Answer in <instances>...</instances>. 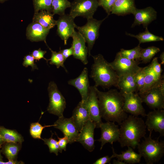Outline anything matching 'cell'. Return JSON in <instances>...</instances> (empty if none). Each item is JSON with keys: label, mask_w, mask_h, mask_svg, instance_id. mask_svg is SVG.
<instances>
[{"label": "cell", "mask_w": 164, "mask_h": 164, "mask_svg": "<svg viewBox=\"0 0 164 164\" xmlns=\"http://www.w3.org/2000/svg\"><path fill=\"white\" fill-rule=\"evenodd\" d=\"M94 59L90 77L94 81V86H100L109 88L114 86L117 87L118 76L108 62L100 54L92 56Z\"/></svg>", "instance_id": "obj_3"}, {"label": "cell", "mask_w": 164, "mask_h": 164, "mask_svg": "<svg viewBox=\"0 0 164 164\" xmlns=\"http://www.w3.org/2000/svg\"><path fill=\"white\" fill-rule=\"evenodd\" d=\"M96 88L94 86L90 87L88 97L85 102L88 110L90 120L95 124L96 128H98L102 121Z\"/></svg>", "instance_id": "obj_11"}, {"label": "cell", "mask_w": 164, "mask_h": 164, "mask_svg": "<svg viewBox=\"0 0 164 164\" xmlns=\"http://www.w3.org/2000/svg\"><path fill=\"white\" fill-rule=\"evenodd\" d=\"M52 0H32L34 13L42 10L52 12L51 4Z\"/></svg>", "instance_id": "obj_36"}, {"label": "cell", "mask_w": 164, "mask_h": 164, "mask_svg": "<svg viewBox=\"0 0 164 164\" xmlns=\"http://www.w3.org/2000/svg\"><path fill=\"white\" fill-rule=\"evenodd\" d=\"M145 29V31L140 32L136 35L127 32L126 33V34L127 36L137 39L139 41V44L142 43L149 42L164 40V39L162 37L158 36L152 34L149 31L147 27Z\"/></svg>", "instance_id": "obj_29"}, {"label": "cell", "mask_w": 164, "mask_h": 164, "mask_svg": "<svg viewBox=\"0 0 164 164\" xmlns=\"http://www.w3.org/2000/svg\"><path fill=\"white\" fill-rule=\"evenodd\" d=\"M53 133H52L51 136L49 138H44L42 139L44 144L47 145L49 149L50 153H53L56 155H58L59 152V146L58 141L55 139L53 138Z\"/></svg>", "instance_id": "obj_37"}, {"label": "cell", "mask_w": 164, "mask_h": 164, "mask_svg": "<svg viewBox=\"0 0 164 164\" xmlns=\"http://www.w3.org/2000/svg\"><path fill=\"white\" fill-rule=\"evenodd\" d=\"M160 49L157 47L152 46L146 48H142L141 51L140 60L143 63L150 62L153 57L160 52Z\"/></svg>", "instance_id": "obj_32"}, {"label": "cell", "mask_w": 164, "mask_h": 164, "mask_svg": "<svg viewBox=\"0 0 164 164\" xmlns=\"http://www.w3.org/2000/svg\"><path fill=\"white\" fill-rule=\"evenodd\" d=\"M159 58L161 60V65L164 64V53L162 52L160 54Z\"/></svg>", "instance_id": "obj_45"}, {"label": "cell", "mask_w": 164, "mask_h": 164, "mask_svg": "<svg viewBox=\"0 0 164 164\" xmlns=\"http://www.w3.org/2000/svg\"><path fill=\"white\" fill-rule=\"evenodd\" d=\"M56 134L58 139V143L59 146V152L61 153L63 150L66 151L67 145L69 143V140L66 136L59 138L56 133Z\"/></svg>", "instance_id": "obj_42"}, {"label": "cell", "mask_w": 164, "mask_h": 164, "mask_svg": "<svg viewBox=\"0 0 164 164\" xmlns=\"http://www.w3.org/2000/svg\"><path fill=\"white\" fill-rule=\"evenodd\" d=\"M74 19L69 14L60 15L56 20L57 34L62 40L65 45H67L68 39L71 36L75 30L76 24Z\"/></svg>", "instance_id": "obj_12"}, {"label": "cell", "mask_w": 164, "mask_h": 164, "mask_svg": "<svg viewBox=\"0 0 164 164\" xmlns=\"http://www.w3.org/2000/svg\"><path fill=\"white\" fill-rule=\"evenodd\" d=\"M110 64L118 77L125 74L135 73L141 67L138 60H132L122 56L117 53L114 60Z\"/></svg>", "instance_id": "obj_9"}, {"label": "cell", "mask_w": 164, "mask_h": 164, "mask_svg": "<svg viewBox=\"0 0 164 164\" xmlns=\"http://www.w3.org/2000/svg\"><path fill=\"white\" fill-rule=\"evenodd\" d=\"M71 2L68 0H52L51 4L52 12L54 15H61L65 14L66 9L70 8Z\"/></svg>", "instance_id": "obj_30"}, {"label": "cell", "mask_w": 164, "mask_h": 164, "mask_svg": "<svg viewBox=\"0 0 164 164\" xmlns=\"http://www.w3.org/2000/svg\"><path fill=\"white\" fill-rule=\"evenodd\" d=\"M54 127L59 129L66 136L69 143L71 144L77 141L79 135V131L74 124L71 118H67L63 116L59 118L54 123Z\"/></svg>", "instance_id": "obj_14"}, {"label": "cell", "mask_w": 164, "mask_h": 164, "mask_svg": "<svg viewBox=\"0 0 164 164\" xmlns=\"http://www.w3.org/2000/svg\"><path fill=\"white\" fill-rule=\"evenodd\" d=\"M5 142L3 140L2 137L0 133V149L2 148V145Z\"/></svg>", "instance_id": "obj_47"}, {"label": "cell", "mask_w": 164, "mask_h": 164, "mask_svg": "<svg viewBox=\"0 0 164 164\" xmlns=\"http://www.w3.org/2000/svg\"><path fill=\"white\" fill-rule=\"evenodd\" d=\"M0 133L5 142H14L21 144L24 139L22 136L17 131L0 126Z\"/></svg>", "instance_id": "obj_28"}, {"label": "cell", "mask_w": 164, "mask_h": 164, "mask_svg": "<svg viewBox=\"0 0 164 164\" xmlns=\"http://www.w3.org/2000/svg\"><path fill=\"white\" fill-rule=\"evenodd\" d=\"M98 20L93 18L87 19V22L82 26L76 25L75 28L84 39L87 44V49L89 56H91L92 50L96 40L98 38L99 29L102 22L108 17Z\"/></svg>", "instance_id": "obj_5"}, {"label": "cell", "mask_w": 164, "mask_h": 164, "mask_svg": "<svg viewBox=\"0 0 164 164\" xmlns=\"http://www.w3.org/2000/svg\"><path fill=\"white\" fill-rule=\"evenodd\" d=\"M134 20L131 27L142 25L143 27L147 28L149 25L156 19L157 12L151 6L143 9H136L133 12Z\"/></svg>", "instance_id": "obj_18"}, {"label": "cell", "mask_w": 164, "mask_h": 164, "mask_svg": "<svg viewBox=\"0 0 164 164\" xmlns=\"http://www.w3.org/2000/svg\"><path fill=\"white\" fill-rule=\"evenodd\" d=\"M47 89L50 102L47 111L50 114L57 115L59 118L63 116L66 104L65 98L53 81L49 83Z\"/></svg>", "instance_id": "obj_7"}, {"label": "cell", "mask_w": 164, "mask_h": 164, "mask_svg": "<svg viewBox=\"0 0 164 164\" xmlns=\"http://www.w3.org/2000/svg\"><path fill=\"white\" fill-rule=\"evenodd\" d=\"M50 30V29L44 28L38 23L32 22L27 27L26 36L28 39L32 42L43 41L47 46L46 39Z\"/></svg>", "instance_id": "obj_20"}, {"label": "cell", "mask_w": 164, "mask_h": 164, "mask_svg": "<svg viewBox=\"0 0 164 164\" xmlns=\"http://www.w3.org/2000/svg\"><path fill=\"white\" fill-rule=\"evenodd\" d=\"M101 118L119 125L128 117L123 109L124 98L120 92L111 89L103 92L96 89Z\"/></svg>", "instance_id": "obj_1"}, {"label": "cell", "mask_w": 164, "mask_h": 164, "mask_svg": "<svg viewBox=\"0 0 164 164\" xmlns=\"http://www.w3.org/2000/svg\"><path fill=\"white\" fill-rule=\"evenodd\" d=\"M1 151L0 150V161H2V157L1 154Z\"/></svg>", "instance_id": "obj_48"}, {"label": "cell", "mask_w": 164, "mask_h": 164, "mask_svg": "<svg viewBox=\"0 0 164 164\" xmlns=\"http://www.w3.org/2000/svg\"><path fill=\"white\" fill-rule=\"evenodd\" d=\"M145 67H140L135 74L134 80L137 87V92H141L145 85Z\"/></svg>", "instance_id": "obj_34"}, {"label": "cell", "mask_w": 164, "mask_h": 164, "mask_svg": "<svg viewBox=\"0 0 164 164\" xmlns=\"http://www.w3.org/2000/svg\"><path fill=\"white\" fill-rule=\"evenodd\" d=\"M68 83L76 88L81 97V100L86 101L88 97L90 85L87 68L84 67L81 74L76 78L69 80Z\"/></svg>", "instance_id": "obj_19"}, {"label": "cell", "mask_w": 164, "mask_h": 164, "mask_svg": "<svg viewBox=\"0 0 164 164\" xmlns=\"http://www.w3.org/2000/svg\"><path fill=\"white\" fill-rule=\"evenodd\" d=\"M122 94L124 98L123 109L125 112L135 116H146L142 101L138 93L131 92Z\"/></svg>", "instance_id": "obj_10"}, {"label": "cell", "mask_w": 164, "mask_h": 164, "mask_svg": "<svg viewBox=\"0 0 164 164\" xmlns=\"http://www.w3.org/2000/svg\"><path fill=\"white\" fill-rule=\"evenodd\" d=\"M59 51L62 54L65 60L70 56L73 55V50L71 46L69 48L60 50Z\"/></svg>", "instance_id": "obj_44"}, {"label": "cell", "mask_w": 164, "mask_h": 164, "mask_svg": "<svg viewBox=\"0 0 164 164\" xmlns=\"http://www.w3.org/2000/svg\"><path fill=\"white\" fill-rule=\"evenodd\" d=\"M48 48L51 52V58L49 59V60H50V64L51 65H56L57 68H59L60 67H61L67 72V71L64 65V63L66 60L62 54L59 51L57 52L53 51L49 47H48Z\"/></svg>", "instance_id": "obj_33"}, {"label": "cell", "mask_w": 164, "mask_h": 164, "mask_svg": "<svg viewBox=\"0 0 164 164\" xmlns=\"http://www.w3.org/2000/svg\"><path fill=\"white\" fill-rule=\"evenodd\" d=\"M136 8L135 0H117L113 6L111 13L119 16L132 14Z\"/></svg>", "instance_id": "obj_23"}, {"label": "cell", "mask_w": 164, "mask_h": 164, "mask_svg": "<svg viewBox=\"0 0 164 164\" xmlns=\"http://www.w3.org/2000/svg\"><path fill=\"white\" fill-rule=\"evenodd\" d=\"M163 78L158 76L153 70L150 64L145 67V85L142 91L138 94L140 95L146 92L151 88L153 86Z\"/></svg>", "instance_id": "obj_26"}, {"label": "cell", "mask_w": 164, "mask_h": 164, "mask_svg": "<svg viewBox=\"0 0 164 164\" xmlns=\"http://www.w3.org/2000/svg\"><path fill=\"white\" fill-rule=\"evenodd\" d=\"M46 53V51L42 50L40 48L38 50H33L31 53V55L35 60L36 62L39 61L42 58L45 60L47 63L48 62L49 59H47L44 57V55Z\"/></svg>", "instance_id": "obj_41"}, {"label": "cell", "mask_w": 164, "mask_h": 164, "mask_svg": "<svg viewBox=\"0 0 164 164\" xmlns=\"http://www.w3.org/2000/svg\"><path fill=\"white\" fill-rule=\"evenodd\" d=\"M54 124L51 125L42 126L39 122L32 123L30 125V133L31 136L34 138L42 139L41 138V134L43 130L46 127L54 126Z\"/></svg>", "instance_id": "obj_35"}, {"label": "cell", "mask_w": 164, "mask_h": 164, "mask_svg": "<svg viewBox=\"0 0 164 164\" xmlns=\"http://www.w3.org/2000/svg\"><path fill=\"white\" fill-rule=\"evenodd\" d=\"M135 74H128L118 77L117 87L121 94L131 92L137 93L134 80Z\"/></svg>", "instance_id": "obj_22"}, {"label": "cell", "mask_w": 164, "mask_h": 164, "mask_svg": "<svg viewBox=\"0 0 164 164\" xmlns=\"http://www.w3.org/2000/svg\"><path fill=\"white\" fill-rule=\"evenodd\" d=\"M71 37L73 40L71 46L73 50L74 58L79 60L84 64H87L88 63V51L84 39L78 32L75 30Z\"/></svg>", "instance_id": "obj_17"}, {"label": "cell", "mask_w": 164, "mask_h": 164, "mask_svg": "<svg viewBox=\"0 0 164 164\" xmlns=\"http://www.w3.org/2000/svg\"><path fill=\"white\" fill-rule=\"evenodd\" d=\"M114 158V157L113 154H112L110 157H109L108 155H106L97 159L93 164H105L108 163H110V162L111 159Z\"/></svg>", "instance_id": "obj_43"}, {"label": "cell", "mask_w": 164, "mask_h": 164, "mask_svg": "<svg viewBox=\"0 0 164 164\" xmlns=\"http://www.w3.org/2000/svg\"><path fill=\"white\" fill-rule=\"evenodd\" d=\"M4 162L3 161H0V164H3Z\"/></svg>", "instance_id": "obj_50"}, {"label": "cell", "mask_w": 164, "mask_h": 164, "mask_svg": "<svg viewBox=\"0 0 164 164\" xmlns=\"http://www.w3.org/2000/svg\"><path fill=\"white\" fill-rule=\"evenodd\" d=\"M113 163L114 164H126V163L123 161H121L118 159L113 160Z\"/></svg>", "instance_id": "obj_46"}, {"label": "cell", "mask_w": 164, "mask_h": 164, "mask_svg": "<svg viewBox=\"0 0 164 164\" xmlns=\"http://www.w3.org/2000/svg\"><path fill=\"white\" fill-rule=\"evenodd\" d=\"M163 78L146 92L139 95L142 102L154 109L164 108V80Z\"/></svg>", "instance_id": "obj_6"}, {"label": "cell", "mask_w": 164, "mask_h": 164, "mask_svg": "<svg viewBox=\"0 0 164 164\" xmlns=\"http://www.w3.org/2000/svg\"><path fill=\"white\" fill-rule=\"evenodd\" d=\"M8 0H0V3H3Z\"/></svg>", "instance_id": "obj_49"}, {"label": "cell", "mask_w": 164, "mask_h": 164, "mask_svg": "<svg viewBox=\"0 0 164 164\" xmlns=\"http://www.w3.org/2000/svg\"><path fill=\"white\" fill-rule=\"evenodd\" d=\"M98 6V0H74L69 14L74 19L81 16L87 19L93 18Z\"/></svg>", "instance_id": "obj_8"}, {"label": "cell", "mask_w": 164, "mask_h": 164, "mask_svg": "<svg viewBox=\"0 0 164 164\" xmlns=\"http://www.w3.org/2000/svg\"><path fill=\"white\" fill-rule=\"evenodd\" d=\"M100 128L101 131L100 138L97 140L101 142L100 150L102 149L104 145L109 143L111 145L114 142L118 141L120 134L118 126L114 122L108 121L101 124Z\"/></svg>", "instance_id": "obj_13"}, {"label": "cell", "mask_w": 164, "mask_h": 164, "mask_svg": "<svg viewBox=\"0 0 164 164\" xmlns=\"http://www.w3.org/2000/svg\"><path fill=\"white\" fill-rule=\"evenodd\" d=\"M142 48L139 44L137 46L130 50L121 49L118 52L122 56L132 60H140Z\"/></svg>", "instance_id": "obj_31"}, {"label": "cell", "mask_w": 164, "mask_h": 164, "mask_svg": "<svg viewBox=\"0 0 164 164\" xmlns=\"http://www.w3.org/2000/svg\"><path fill=\"white\" fill-rule=\"evenodd\" d=\"M54 15L50 12L41 11L34 13L32 22H38L44 28L50 30L56 25V20L54 19Z\"/></svg>", "instance_id": "obj_24"}, {"label": "cell", "mask_w": 164, "mask_h": 164, "mask_svg": "<svg viewBox=\"0 0 164 164\" xmlns=\"http://www.w3.org/2000/svg\"><path fill=\"white\" fill-rule=\"evenodd\" d=\"M79 132L90 120L89 114L85 101L81 100L75 108L71 117Z\"/></svg>", "instance_id": "obj_21"}, {"label": "cell", "mask_w": 164, "mask_h": 164, "mask_svg": "<svg viewBox=\"0 0 164 164\" xmlns=\"http://www.w3.org/2000/svg\"><path fill=\"white\" fill-rule=\"evenodd\" d=\"M150 64L153 70L156 74L159 77H161L162 70L161 68V64L158 62V57L154 58Z\"/></svg>", "instance_id": "obj_40"}, {"label": "cell", "mask_w": 164, "mask_h": 164, "mask_svg": "<svg viewBox=\"0 0 164 164\" xmlns=\"http://www.w3.org/2000/svg\"><path fill=\"white\" fill-rule=\"evenodd\" d=\"M146 116L145 122L148 130L152 132L153 131L159 132L160 136H164V110L155 109L149 112Z\"/></svg>", "instance_id": "obj_15"}, {"label": "cell", "mask_w": 164, "mask_h": 164, "mask_svg": "<svg viewBox=\"0 0 164 164\" xmlns=\"http://www.w3.org/2000/svg\"><path fill=\"white\" fill-rule=\"evenodd\" d=\"M21 144L14 142H5L2 145L1 152L9 160H16L21 148Z\"/></svg>", "instance_id": "obj_27"}, {"label": "cell", "mask_w": 164, "mask_h": 164, "mask_svg": "<svg viewBox=\"0 0 164 164\" xmlns=\"http://www.w3.org/2000/svg\"><path fill=\"white\" fill-rule=\"evenodd\" d=\"M151 134L150 132L149 136L145 137L144 140L138 145L139 153L147 164L158 162L164 154V142L159 141V139H152Z\"/></svg>", "instance_id": "obj_4"}, {"label": "cell", "mask_w": 164, "mask_h": 164, "mask_svg": "<svg viewBox=\"0 0 164 164\" xmlns=\"http://www.w3.org/2000/svg\"><path fill=\"white\" fill-rule=\"evenodd\" d=\"M128 149L125 151L122 152L121 154L116 153L113 147H112L113 154L114 158L126 164H135L139 163L142 157L139 153L135 152L131 147L128 146Z\"/></svg>", "instance_id": "obj_25"}, {"label": "cell", "mask_w": 164, "mask_h": 164, "mask_svg": "<svg viewBox=\"0 0 164 164\" xmlns=\"http://www.w3.org/2000/svg\"><path fill=\"white\" fill-rule=\"evenodd\" d=\"M119 138L121 146H130L135 149L145 137L146 126L142 118L130 115L120 125Z\"/></svg>", "instance_id": "obj_2"}, {"label": "cell", "mask_w": 164, "mask_h": 164, "mask_svg": "<svg viewBox=\"0 0 164 164\" xmlns=\"http://www.w3.org/2000/svg\"><path fill=\"white\" fill-rule=\"evenodd\" d=\"M95 128V124L93 122L90 120L88 121L80 132L77 141L90 152L93 151L95 148L94 133Z\"/></svg>", "instance_id": "obj_16"}, {"label": "cell", "mask_w": 164, "mask_h": 164, "mask_svg": "<svg viewBox=\"0 0 164 164\" xmlns=\"http://www.w3.org/2000/svg\"><path fill=\"white\" fill-rule=\"evenodd\" d=\"M117 0H98L99 6L101 7L109 16L113 5Z\"/></svg>", "instance_id": "obj_38"}, {"label": "cell", "mask_w": 164, "mask_h": 164, "mask_svg": "<svg viewBox=\"0 0 164 164\" xmlns=\"http://www.w3.org/2000/svg\"><path fill=\"white\" fill-rule=\"evenodd\" d=\"M24 61L23 65L26 67L30 66L32 68V71L34 69H38L36 64L35 63L34 59L31 54H29L25 56L23 58Z\"/></svg>", "instance_id": "obj_39"}]
</instances>
